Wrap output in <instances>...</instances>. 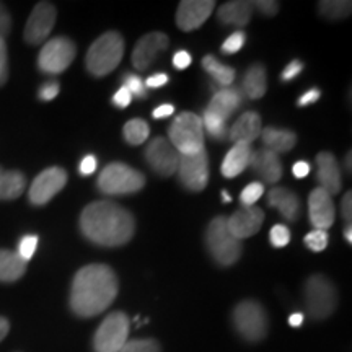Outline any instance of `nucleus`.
I'll return each mask as SVG.
<instances>
[{
    "instance_id": "nucleus-18",
    "label": "nucleus",
    "mask_w": 352,
    "mask_h": 352,
    "mask_svg": "<svg viewBox=\"0 0 352 352\" xmlns=\"http://www.w3.org/2000/svg\"><path fill=\"white\" fill-rule=\"evenodd\" d=\"M308 214H310L311 226L316 230L327 232V228L333 226L334 217H336L333 197L324 189H314L310 197H308Z\"/></svg>"
},
{
    "instance_id": "nucleus-49",
    "label": "nucleus",
    "mask_w": 352,
    "mask_h": 352,
    "mask_svg": "<svg viewBox=\"0 0 352 352\" xmlns=\"http://www.w3.org/2000/svg\"><path fill=\"white\" fill-rule=\"evenodd\" d=\"M320 96H321V91L318 88H310L307 94H303L300 98H298V107H307V104L316 103V101L320 100Z\"/></svg>"
},
{
    "instance_id": "nucleus-54",
    "label": "nucleus",
    "mask_w": 352,
    "mask_h": 352,
    "mask_svg": "<svg viewBox=\"0 0 352 352\" xmlns=\"http://www.w3.org/2000/svg\"><path fill=\"white\" fill-rule=\"evenodd\" d=\"M8 329H10V323H8V320L3 318V316H0V342L6 340Z\"/></svg>"
},
{
    "instance_id": "nucleus-50",
    "label": "nucleus",
    "mask_w": 352,
    "mask_h": 352,
    "mask_svg": "<svg viewBox=\"0 0 352 352\" xmlns=\"http://www.w3.org/2000/svg\"><path fill=\"white\" fill-rule=\"evenodd\" d=\"M168 80H170V78H168V76H166V74H155V76L148 77L147 80L144 82V85H145V88H160V87L166 85Z\"/></svg>"
},
{
    "instance_id": "nucleus-52",
    "label": "nucleus",
    "mask_w": 352,
    "mask_h": 352,
    "mask_svg": "<svg viewBox=\"0 0 352 352\" xmlns=\"http://www.w3.org/2000/svg\"><path fill=\"white\" fill-rule=\"evenodd\" d=\"M292 173L298 179L305 178V176H308V173H310V164L305 160H298L297 164L292 166Z\"/></svg>"
},
{
    "instance_id": "nucleus-42",
    "label": "nucleus",
    "mask_w": 352,
    "mask_h": 352,
    "mask_svg": "<svg viewBox=\"0 0 352 352\" xmlns=\"http://www.w3.org/2000/svg\"><path fill=\"white\" fill-rule=\"evenodd\" d=\"M8 78V54L6 39L0 38V87L7 82Z\"/></svg>"
},
{
    "instance_id": "nucleus-28",
    "label": "nucleus",
    "mask_w": 352,
    "mask_h": 352,
    "mask_svg": "<svg viewBox=\"0 0 352 352\" xmlns=\"http://www.w3.org/2000/svg\"><path fill=\"white\" fill-rule=\"evenodd\" d=\"M26 188L23 173L15 170H3L0 166V201H12L21 196Z\"/></svg>"
},
{
    "instance_id": "nucleus-22",
    "label": "nucleus",
    "mask_w": 352,
    "mask_h": 352,
    "mask_svg": "<svg viewBox=\"0 0 352 352\" xmlns=\"http://www.w3.org/2000/svg\"><path fill=\"white\" fill-rule=\"evenodd\" d=\"M241 104H243V94L240 91V88L227 87L215 91L212 100H210V103L206 109L215 113L217 116L222 118L223 121H228L232 114L235 113Z\"/></svg>"
},
{
    "instance_id": "nucleus-13",
    "label": "nucleus",
    "mask_w": 352,
    "mask_h": 352,
    "mask_svg": "<svg viewBox=\"0 0 352 352\" xmlns=\"http://www.w3.org/2000/svg\"><path fill=\"white\" fill-rule=\"evenodd\" d=\"M57 12L50 2H39L33 12L30 13L25 26V41L28 44H41L50 36L56 25Z\"/></svg>"
},
{
    "instance_id": "nucleus-48",
    "label": "nucleus",
    "mask_w": 352,
    "mask_h": 352,
    "mask_svg": "<svg viewBox=\"0 0 352 352\" xmlns=\"http://www.w3.org/2000/svg\"><path fill=\"white\" fill-rule=\"evenodd\" d=\"M96 166H98V162H96V157H95V155H85V157L82 158L80 166H78V171H80V175L87 176V175L95 173Z\"/></svg>"
},
{
    "instance_id": "nucleus-10",
    "label": "nucleus",
    "mask_w": 352,
    "mask_h": 352,
    "mask_svg": "<svg viewBox=\"0 0 352 352\" xmlns=\"http://www.w3.org/2000/svg\"><path fill=\"white\" fill-rule=\"evenodd\" d=\"M77 47L69 38H52L43 46L38 56V67L46 74H60L74 63Z\"/></svg>"
},
{
    "instance_id": "nucleus-47",
    "label": "nucleus",
    "mask_w": 352,
    "mask_h": 352,
    "mask_svg": "<svg viewBox=\"0 0 352 352\" xmlns=\"http://www.w3.org/2000/svg\"><path fill=\"white\" fill-rule=\"evenodd\" d=\"M191 63H192L191 54H189V52L184 51V50L178 51V52H176V54L173 56V65H175V67L178 69V70L188 69L189 65H191Z\"/></svg>"
},
{
    "instance_id": "nucleus-56",
    "label": "nucleus",
    "mask_w": 352,
    "mask_h": 352,
    "mask_svg": "<svg viewBox=\"0 0 352 352\" xmlns=\"http://www.w3.org/2000/svg\"><path fill=\"white\" fill-rule=\"evenodd\" d=\"M344 239L347 240V243H352V227L347 226L344 228Z\"/></svg>"
},
{
    "instance_id": "nucleus-6",
    "label": "nucleus",
    "mask_w": 352,
    "mask_h": 352,
    "mask_svg": "<svg viewBox=\"0 0 352 352\" xmlns=\"http://www.w3.org/2000/svg\"><path fill=\"white\" fill-rule=\"evenodd\" d=\"M206 246H208L210 256L220 266H232L239 261L243 252L241 241L228 232L227 217L219 215L210 220L208 230H206Z\"/></svg>"
},
{
    "instance_id": "nucleus-41",
    "label": "nucleus",
    "mask_w": 352,
    "mask_h": 352,
    "mask_svg": "<svg viewBox=\"0 0 352 352\" xmlns=\"http://www.w3.org/2000/svg\"><path fill=\"white\" fill-rule=\"evenodd\" d=\"M59 91H60L59 83H57V82H46V83H43L41 87H39L38 96H39V100H43V101H51V100H54L57 95H59Z\"/></svg>"
},
{
    "instance_id": "nucleus-24",
    "label": "nucleus",
    "mask_w": 352,
    "mask_h": 352,
    "mask_svg": "<svg viewBox=\"0 0 352 352\" xmlns=\"http://www.w3.org/2000/svg\"><path fill=\"white\" fill-rule=\"evenodd\" d=\"M253 148L252 145L246 144H235L228 151V153L222 162V175L226 178H235L241 171L246 170V166L250 165V158H252Z\"/></svg>"
},
{
    "instance_id": "nucleus-19",
    "label": "nucleus",
    "mask_w": 352,
    "mask_h": 352,
    "mask_svg": "<svg viewBox=\"0 0 352 352\" xmlns=\"http://www.w3.org/2000/svg\"><path fill=\"white\" fill-rule=\"evenodd\" d=\"M316 179L320 188L324 189L331 197L341 191V170L331 152H320L316 155Z\"/></svg>"
},
{
    "instance_id": "nucleus-57",
    "label": "nucleus",
    "mask_w": 352,
    "mask_h": 352,
    "mask_svg": "<svg viewBox=\"0 0 352 352\" xmlns=\"http://www.w3.org/2000/svg\"><path fill=\"white\" fill-rule=\"evenodd\" d=\"M222 199H223V202H232V196L228 195L226 189H223V191H222Z\"/></svg>"
},
{
    "instance_id": "nucleus-4",
    "label": "nucleus",
    "mask_w": 352,
    "mask_h": 352,
    "mask_svg": "<svg viewBox=\"0 0 352 352\" xmlns=\"http://www.w3.org/2000/svg\"><path fill=\"white\" fill-rule=\"evenodd\" d=\"M170 144L179 155H195L204 151V127L201 116L195 113H179L168 127Z\"/></svg>"
},
{
    "instance_id": "nucleus-53",
    "label": "nucleus",
    "mask_w": 352,
    "mask_h": 352,
    "mask_svg": "<svg viewBox=\"0 0 352 352\" xmlns=\"http://www.w3.org/2000/svg\"><path fill=\"white\" fill-rule=\"evenodd\" d=\"M173 113H175L173 104L165 103V104H160V107H157L155 109H153L152 114H153V118H155V120H162V118L171 116Z\"/></svg>"
},
{
    "instance_id": "nucleus-46",
    "label": "nucleus",
    "mask_w": 352,
    "mask_h": 352,
    "mask_svg": "<svg viewBox=\"0 0 352 352\" xmlns=\"http://www.w3.org/2000/svg\"><path fill=\"white\" fill-rule=\"evenodd\" d=\"M131 101H132V95L126 87H121L113 96V104L116 108H127L131 104Z\"/></svg>"
},
{
    "instance_id": "nucleus-37",
    "label": "nucleus",
    "mask_w": 352,
    "mask_h": 352,
    "mask_svg": "<svg viewBox=\"0 0 352 352\" xmlns=\"http://www.w3.org/2000/svg\"><path fill=\"white\" fill-rule=\"evenodd\" d=\"M264 195V186L263 183H250L240 195V202L243 206H254V202H258L259 197Z\"/></svg>"
},
{
    "instance_id": "nucleus-7",
    "label": "nucleus",
    "mask_w": 352,
    "mask_h": 352,
    "mask_svg": "<svg viewBox=\"0 0 352 352\" xmlns=\"http://www.w3.org/2000/svg\"><path fill=\"white\" fill-rule=\"evenodd\" d=\"M96 186L103 195L108 196L134 195L145 186V176L129 165L114 162L104 166L98 176Z\"/></svg>"
},
{
    "instance_id": "nucleus-9",
    "label": "nucleus",
    "mask_w": 352,
    "mask_h": 352,
    "mask_svg": "<svg viewBox=\"0 0 352 352\" xmlns=\"http://www.w3.org/2000/svg\"><path fill=\"white\" fill-rule=\"evenodd\" d=\"M129 336V318L122 311H113L103 320L94 338L95 352H120Z\"/></svg>"
},
{
    "instance_id": "nucleus-8",
    "label": "nucleus",
    "mask_w": 352,
    "mask_h": 352,
    "mask_svg": "<svg viewBox=\"0 0 352 352\" xmlns=\"http://www.w3.org/2000/svg\"><path fill=\"white\" fill-rule=\"evenodd\" d=\"M233 324L241 338L258 342L267 334V314L261 303L243 300L233 310Z\"/></svg>"
},
{
    "instance_id": "nucleus-11",
    "label": "nucleus",
    "mask_w": 352,
    "mask_h": 352,
    "mask_svg": "<svg viewBox=\"0 0 352 352\" xmlns=\"http://www.w3.org/2000/svg\"><path fill=\"white\" fill-rule=\"evenodd\" d=\"M178 178L188 191L199 192L208 186L209 182V157L208 152L201 151L195 155H179Z\"/></svg>"
},
{
    "instance_id": "nucleus-21",
    "label": "nucleus",
    "mask_w": 352,
    "mask_h": 352,
    "mask_svg": "<svg viewBox=\"0 0 352 352\" xmlns=\"http://www.w3.org/2000/svg\"><path fill=\"white\" fill-rule=\"evenodd\" d=\"M261 116L254 111H246L236 120L232 129L228 131V139H232L235 144L252 145L263 131Z\"/></svg>"
},
{
    "instance_id": "nucleus-1",
    "label": "nucleus",
    "mask_w": 352,
    "mask_h": 352,
    "mask_svg": "<svg viewBox=\"0 0 352 352\" xmlns=\"http://www.w3.org/2000/svg\"><path fill=\"white\" fill-rule=\"evenodd\" d=\"M80 230L91 243L122 246L135 232V220L129 210L111 201H95L82 210Z\"/></svg>"
},
{
    "instance_id": "nucleus-45",
    "label": "nucleus",
    "mask_w": 352,
    "mask_h": 352,
    "mask_svg": "<svg viewBox=\"0 0 352 352\" xmlns=\"http://www.w3.org/2000/svg\"><path fill=\"white\" fill-rule=\"evenodd\" d=\"M12 30V19L7 7L0 3V38L6 39Z\"/></svg>"
},
{
    "instance_id": "nucleus-38",
    "label": "nucleus",
    "mask_w": 352,
    "mask_h": 352,
    "mask_svg": "<svg viewBox=\"0 0 352 352\" xmlns=\"http://www.w3.org/2000/svg\"><path fill=\"white\" fill-rule=\"evenodd\" d=\"M36 246H38V236L36 235H25L23 239L20 240L19 243V252L16 254L23 259V261L28 263L30 259L33 258L34 252H36Z\"/></svg>"
},
{
    "instance_id": "nucleus-5",
    "label": "nucleus",
    "mask_w": 352,
    "mask_h": 352,
    "mask_svg": "<svg viewBox=\"0 0 352 352\" xmlns=\"http://www.w3.org/2000/svg\"><path fill=\"white\" fill-rule=\"evenodd\" d=\"M303 302H305L307 315L311 320H327L338 307L336 287L328 277L321 274L308 277L303 285Z\"/></svg>"
},
{
    "instance_id": "nucleus-15",
    "label": "nucleus",
    "mask_w": 352,
    "mask_h": 352,
    "mask_svg": "<svg viewBox=\"0 0 352 352\" xmlns=\"http://www.w3.org/2000/svg\"><path fill=\"white\" fill-rule=\"evenodd\" d=\"M168 44L170 39L165 33L153 32L144 34L132 51V65L138 70L148 69L160 52L168 50Z\"/></svg>"
},
{
    "instance_id": "nucleus-55",
    "label": "nucleus",
    "mask_w": 352,
    "mask_h": 352,
    "mask_svg": "<svg viewBox=\"0 0 352 352\" xmlns=\"http://www.w3.org/2000/svg\"><path fill=\"white\" fill-rule=\"evenodd\" d=\"M289 323H290V327H300V324L303 323V315L302 314H294V315H290V318H289Z\"/></svg>"
},
{
    "instance_id": "nucleus-58",
    "label": "nucleus",
    "mask_w": 352,
    "mask_h": 352,
    "mask_svg": "<svg viewBox=\"0 0 352 352\" xmlns=\"http://www.w3.org/2000/svg\"><path fill=\"white\" fill-rule=\"evenodd\" d=\"M351 155H352V153L349 152V153H347V157H346V168H347V171H351Z\"/></svg>"
},
{
    "instance_id": "nucleus-35",
    "label": "nucleus",
    "mask_w": 352,
    "mask_h": 352,
    "mask_svg": "<svg viewBox=\"0 0 352 352\" xmlns=\"http://www.w3.org/2000/svg\"><path fill=\"white\" fill-rule=\"evenodd\" d=\"M303 241H305V245L311 250V252L320 253L328 246V233L324 230H316L315 228V230L308 233L305 239H303Z\"/></svg>"
},
{
    "instance_id": "nucleus-12",
    "label": "nucleus",
    "mask_w": 352,
    "mask_h": 352,
    "mask_svg": "<svg viewBox=\"0 0 352 352\" xmlns=\"http://www.w3.org/2000/svg\"><path fill=\"white\" fill-rule=\"evenodd\" d=\"M67 184V171L59 166H51L41 171L28 191V199L34 206L47 204L57 192H60Z\"/></svg>"
},
{
    "instance_id": "nucleus-32",
    "label": "nucleus",
    "mask_w": 352,
    "mask_h": 352,
    "mask_svg": "<svg viewBox=\"0 0 352 352\" xmlns=\"http://www.w3.org/2000/svg\"><path fill=\"white\" fill-rule=\"evenodd\" d=\"M321 15L329 20H341L351 15L352 3L349 0H323L320 2Z\"/></svg>"
},
{
    "instance_id": "nucleus-3",
    "label": "nucleus",
    "mask_w": 352,
    "mask_h": 352,
    "mask_svg": "<svg viewBox=\"0 0 352 352\" xmlns=\"http://www.w3.org/2000/svg\"><path fill=\"white\" fill-rule=\"evenodd\" d=\"M124 56V39L118 32H107L94 41L87 52L85 65L95 77H104L113 72Z\"/></svg>"
},
{
    "instance_id": "nucleus-39",
    "label": "nucleus",
    "mask_w": 352,
    "mask_h": 352,
    "mask_svg": "<svg viewBox=\"0 0 352 352\" xmlns=\"http://www.w3.org/2000/svg\"><path fill=\"white\" fill-rule=\"evenodd\" d=\"M245 41H246V34L239 30V32L230 34V36L223 41L222 52L223 54H235V52H239L241 47L245 46Z\"/></svg>"
},
{
    "instance_id": "nucleus-51",
    "label": "nucleus",
    "mask_w": 352,
    "mask_h": 352,
    "mask_svg": "<svg viewBox=\"0 0 352 352\" xmlns=\"http://www.w3.org/2000/svg\"><path fill=\"white\" fill-rule=\"evenodd\" d=\"M341 212H342V217H344V220L351 222V219H352V192L351 191H347L346 196L342 197Z\"/></svg>"
},
{
    "instance_id": "nucleus-14",
    "label": "nucleus",
    "mask_w": 352,
    "mask_h": 352,
    "mask_svg": "<svg viewBox=\"0 0 352 352\" xmlns=\"http://www.w3.org/2000/svg\"><path fill=\"white\" fill-rule=\"evenodd\" d=\"M178 158L179 153L175 151L173 145L170 144L168 139L155 138L151 140V144L145 148V160L151 165V168L157 175L173 176L178 168Z\"/></svg>"
},
{
    "instance_id": "nucleus-33",
    "label": "nucleus",
    "mask_w": 352,
    "mask_h": 352,
    "mask_svg": "<svg viewBox=\"0 0 352 352\" xmlns=\"http://www.w3.org/2000/svg\"><path fill=\"white\" fill-rule=\"evenodd\" d=\"M202 121V127H204L206 131L209 132L210 138L212 139H217V140H226L228 139V131H227V126L222 118L217 116V114L209 111V109H206L204 114H202L201 118Z\"/></svg>"
},
{
    "instance_id": "nucleus-40",
    "label": "nucleus",
    "mask_w": 352,
    "mask_h": 352,
    "mask_svg": "<svg viewBox=\"0 0 352 352\" xmlns=\"http://www.w3.org/2000/svg\"><path fill=\"white\" fill-rule=\"evenodd\" d=\"M270 240H271V245L276 246V248H284V246H287L290 241L289 228L285 226H280V223H277V226L271 228Z\"/></svg>"
},
{
    "instance_id": "nucleus-20",
    "label": "nucleus",
    "mask_w": 352,
    "mask_h": 352,
    "mask_svg": "<svg viewBox=\"0 0 352 352\" xmlns=\"http://www.w3.org/2000/svg\"><path fill=\"white\" fill-rule=\"evenodd\" d=\"M248 166H252L254 173L261 176L266 183H277L283 178V164L279 155L264 147L253 151Z\"/></svg>"
},
{
    "instance_id": "nucleus-16",
    "label": "nucleus",
    "mask_w": 352,
    "mask_h": 352,
    "mask_svg": "<svg viewBox=\"0 0 352 352\" xmlns=\"http://www.w3.org/2000/svg\"><path fill=\"white\" fill-rule=\"evenodd\" d=\"M264 222V212L256 206H243L227 219L228 232L236 240L248 239L259 232Z\"/></svg>"
},
{
    "instance_id": "nucleus-43",
    "label": "nucleus",
    "mask_w": 352,
    "mask_h": 352,
    "mask_svg": "<svg viewBox=\"0 0 352 352\" xmlns=\"http://www.w3.org/2000/svg\"><path fill=\"white\" fill-rule=\"evenodd\" d=\"M252 6L253 10L256 8L258 12H261L266 16L276 15L277 10H279V3L274 2V0H256V2H252Z\"/></svg>"
},
{
    "instance_id": "nucleus-23",
    "label": "nucleus",
    "mask_w": 352,
    "mask_h": 352,
    "mask_svg": "<svg viewBox=\"0 0 352 352\" xmlns=\"http://www.w3.org/2000/svg\"><path fill=\"white\" fill-rule=\"evenodd\" d=\"M267 202L271 208L279 210V214L289 222H294L300 215V199L296 192L287 188H272L267 192Z\"/></svg>"
},
{
    "instance_id": "nucleus-34",
    "label": "nucleus",
    "mask_w": 352,
    "mask_h": 352,
    "mask_svg": "<svg viewBox=\"0 0 352 352\" xmlns=\"http://www.w3.org/2000/svg\"><path fill=\"white\" fill-rule=\"evenodd\" d=\"M120 352H162L155 340H132L121 347Z\"/></svg>"
},
{
    "instance_id": "nucleus-27",
    "label": "nucleus",
    "mask_w": 352,
    "mask_h": 352,
    "mask_svg": "<svg viewBox=\"0 0 352 352\" xmlns=\"http://www.w3.org/2000/svg\"><path fill=\"white\" fill-rule=\"evenodd\" d=\"M261 139L264 148L277 153V155L292 151L294 145L297 144L296 132L289 129H277V127H264L261 131Z\"/></svg>"
},
{
    "instance_id": "nucleus-2",
    "label": "nucleus",
    "mask_w": 352,
    "mask_h": 352,
    "mask_svg": "<svg viewBox=\"0 0 352 352\" xmlns=\"http://www.w3.org/2000/svg\"><path fill=\"white\" fill-rule=\"evenodd\" d=\"M118 277L107 264H88L77 271L70 287V308L82 318L104 311L118 296Z\"/></svg>"
},
{
    "instance_id": "nucleus-25",
    "label": "nucleus",
    "mask_w": 352,
    "mask_h": 352,
    "mask_svg": "<svg viewBox=\"0 0 352 352\" xmlns=\"http://www.w3.org/2000/svg\"><path fill=\"white\" fill-rule=\"evenodd\" d=\"M253 15V6L252 2L246 0H233V2L223 3L217 10L219 20L223 25H233V26H245L250 23Z\"/></svg>"
},
{
    "instance_id": "nucleus-31",
    "label": "nucleus",
    "mask_w": 352,
    "mask_h": 352,
    "mask_svg": "<svg viewBox=\"0 0 352 352\" xmlns=\"http://www.w3.org/2000/svg\"><path fill=\"white\" fill-rule=\"evenodd\" d=\"M122 135H124L127 144L140 145L151 135V127H148V124L144 120H131L124 124Z\"/></svg>"
},
{
    "instance_id": "nucleus-26",
    "label": "nucleus",
    "mask_w": 352,
    "mask_h": 352,
    "mask_svg": "<svg viewBox=\"0 0 352 352\" xmlns=\"http://www.w3.org/2000/svg\"><path fill=\"white\" fill-rule=\"evenodd\" d=\"M267 78L266 69L263 64H253L252 67L245 72L243 80H241L240 91L243 96L250 100H259L266 94Z\"/></svg>"
},
{
    "instance_id": "nucleus-44",
    "label": "nucleus",
    "mask_w": 352,
    "mask_h": 352,
    "mask_svg": "<svg viewBox=\"0 0 352 352\" xmlns=\"http://www.w3.org/2000/svg\"><path fill=\"white\" fill-rule=\"evenodd\" d=\"M302 70H303V64L298 59H294L292 63H290L287 67L283 70V74H280V80H283V82L294 80V78L300 76Z\"/></svg>"
},
{
    "instance_id": "nucleus-29",
    "label": "nucleus",
    "mask_w": 352,
    "mask_h": 352,
    "mask_svg": "<svg viewBox=\"0 0 352 352\" xmlns=\"http://www.w3.org/2000/svg\"><path fill=\"white\" fill-rule=\"evenodd\" d=\"M26 261H23L19 254L0 250V283H15L26 271Z\"/></svg>"
},
{
    "instance_id": "nucleus-30",
    "label": "nucleus",
    "mask_w": 352,
    "mask_h": 352,
    "mask_svg": "<svg viewBox=\"0 0 352 352\" xmlns=\"http://www.w3.org/2000/svg\"><path fill=\"white\" fill-rule=\"evenodd\" d=\"M202 67L206 69V72H209V76L214 78L215 83H219L222 88L232 87L233 80H235V69L220 64L214 56H206L202 59Z\"/></svg>"
},
{
    "instance_id": "nucleus-17",
    "label": "nucleus",
    "mask_w": 352,
    "mask_h": 352,
    "mask_svg": "<svg viewBox=\"0 0 352 352\" xmlns=\"http://www.w3.org/2000/svg\"><path fill=\"white\" fill-rule=\"evenodd\" d=\"M215 2L212 0H183L176 12V25L183 32H192L206 23L212 15Z\"/></svg>"
},
{
    "instance_id": "nucleus-36",
    "label": "nucleus",
    "mask_w": 352,
    "mask_h": 352,
    "mask_svg": "<svg viewBox=\"0 0 352 352\" xmlns=\"http://www.w3.org/2000/svg\"><path fill=\"white\" fill-rule=\"evenodd\" d=\"M122 83L127 90L131 91V95H135L138 98H145L147 96V88H145L142 78H140L138 74H126L122 76Z\"/></svg>"
}]
</instances>
